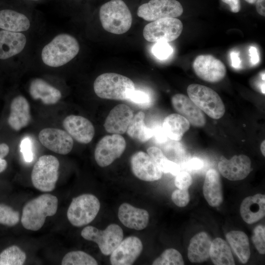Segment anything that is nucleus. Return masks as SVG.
<instances>
[{
  "instance_id": "obj_2",
  "label": "nucleus",
  "mask_w": 265,
  "mask_h": 265,
  "mask_svg": "<svg viewBox=\"0 0 265 265\" xmlns=\"http://www.w3.org/2000/svg\"><path fill=\"white\" fill-rule=\"evenodd\" d=\"M56 196L45 193L27 202L24 206L21 217L23 226L26 229L36 231L43 226L48 216L54 215L57 210Z\"/></svg>"
},
{
  "instance_id": "obj_33",
  "label": "nucleus",
  "mask_w": 265,
  "mask_h": 265,
  "mask_svg": "<svg viewBox=\"0 0 265 265\" xmlns=\"http://www.w3.org/2000/svg\"><path fill=\"white\" fill-rule=\"evenodd\" d=\"M26 258V253L20 247L12 245L0 253V265H22Z\"/></svg>"
},
{
  "instance_id": "obj_30",
  "label": "nucleus",
  "mask_w": 265,
  "mask_h": 265,
  "mask_svg": "<svg viewBox=\"0 0 265 265\" xmlns=\"http://www.w3.org/2000/svg\"><path fill=\"white\" fill-rule=\"evenodd\" d=\"M144 118V113L138 111L133 115L126 131L131 138L143 143L153 136V130L145 125Z\"/></svg>"
},
{
  "instance_id": "obj_19",
  "label": "nucleus",
  "mask_w": 265,
  "mask_h": 265,
  "mask_svg": "<svg viewBox=\"0 0 265 265\" xmlns=\"http://www.w3.org/2000/svg\"><path fill=\"white\" fill-rule=\"evenodd\" d=\"M133 117V111L129 106L119 104L110 110L106 117L104 125L105 129L110 133L124 134Z\"/></svg>"
},
{
  "instance_id": "obj_24",
  "label": "nucleus",
  "mask_w": 265,
  "mask_h": 265,
  "mask_svg": "<svg viewBox=\"0 0 265 265\" xmlns=\"http://www.w3.org/2000/svg\"><path fill=\"white\" fill-rule=\"evenodd\" d=\"M203 192L208 203L212 207L220 206L223 201V194L220 177L214 169H209L206 175Z\"/></svg>"
},
{
  "instance_id": "obj_4",
  "label": "nucleus",
  "mask_w": 265,
  "mask_h": 265,
  "mask_svg": "<svg viewBox=\"0 0 265 265\" xmlns=\"http://www.w3.org/2000/svg\"><path fill=\"white\" fill-rule=\"evenodd\" d=\"M99 18L104 29L115 34L127 32L132 20L129 8L122 0H111L103 4L99 10Z\"/></svg>"
},
{
  "instance_id": "obj_48",
  "label": "nucleus",
  "mask_w": 265,
  "mask_h": 265,
  "mask_svg": "<svg viewBox=\"0 0 265 265\" xmlns=\"http://www.w3.org/2000/svg\"><path fill=\"white\" fill-rule=\"evenodd\" d=\"M232 66L235 68H239L240 66V59L239 53L237 52H232L230 53Z\"/></svg>"
},
{
  "instance_id": "obj_38",
  "label": "nucleus",
  "mask_w": 265,
  "mask_h": 265,
  "mask_svg": "<svg viewBox=\"0 0 265 265\" xmlns=\"http://www.w3.org/2000/svg\"><path fill=\"white\" fill-rule=\"evenodd\" d=\"M154 56L160 60L167 59L173 53L172 47L167 42H157L152 48Z\"/></svg>"
},
{
  "instance_id": "obj_37",
  "label": "nucleus",
  "mask_w": 265,
  "mask_h": 265,
  "mask_svg": "<svg viewBox=\"0 0 265 265\" xmlns=\"http://www.w3.org/2000/svg\"><path fill=\"white\" fill-rule=\"evenodd\" d=\"M253 242L261 254L265 253V228L261 225L257 226L253 230L252 237Z\"/></svg>"
},
{
  "instance_id": "obj_25",
  "label": "nucleus",
  "mask_w": 265,
  "mask_h": 265,
  "mask_svg": "<svg viewBox=\"0 0 265 265\" xmlns=\"http://www.w3.org/2000/svg\"><path fill=\"white\" fill-rule=\"evenodd\" d=\"M212 240L205 232L193 236L189 241L187 257L192 263H202L210 258Z\"/></svg>"
},
{
  "instance_id": "obj_28",
  "label": "nucleus",
  "mask_w": 265,
  "mask_h": 265,
  "mask_svg": "<svg viewBox=\"0 0 265 265\" xmlns=\"http://www.w3.org/2000/svg\"><path fill=\"white\" fill-rule=\"evenodd\" d=\"M190 123L184 116L178 113L169 115L165 118L162 129L170 140L180 141L190 127Z\"/></svg>"
},
{
  "instance_id": "obj_8",
  "label": "nucleus",
  "mask_w": 265,
  "mask_h": 265,
  "mask_svg": "<svg viewBox=\"0 0 265 265\" xmlns=\"http://www.w3.org/2000/svg\"><path fill=\"white\" fill-rule=\"evenodd\" d=\"M81 236L86 240L96 242L102 254L108 256L122 240L124 234L121 227L113 223L104 230L92 226H86L81 231Z\"/></svg>"
},
{
  "instance_id": "obj_20",
  "label": "nucleus",
  "mask_w": 265,
  "mask_h": 265,
  "mask_svg": "<svg viewBox=\"0 0 265 265\" xmlns=\"http://www.w3.org/2000/svg\"><path fill=\"white\" fill-rule=\"evenodd\" d=\"M118 217L125 226L138 231L145 228L149 220V214L146 210L135 208L127 203L120 206Z\"/></svg>"
},
{
  "instance_id": "obj_16",
  "label": "nucleus",
  "mask_w": 265,
  "mask_h": 265,
  "mask_svg": "<svg viewBox=\"0 0 265 265\" xmlns=\"http://www.w3.org/2000/svg\"><path fill=\"white\" fill-rule=\"evenodd\" d=\"M131 166L134 175L141 180L152 182L161 178L162 171L151 157L143 151L132 155Z\"/></svg>"
},
{
  "instance_id": "obj_34",
  "label": "nucleus",
  "mask_w": 265,
  "mask_h": 265,
  "mask_svg": "<svg viewBox=\"0 0 265 265\" xmlns=\"http://www.w3.org/2000/svg\"><path fill=\"white\" fill-rule=\"evenodd\" d=\"M62 265H97V261L82 251H74L67 253L61 261Z\"/></svg>"
},
{
  "instance_id": "obj_7",
  "label": "nucleus",
  "mask_w": 265,
  "mask_h": 265,
  "mask_svg": "<svg viewBox=\"0 0 265 265\" xmlns=\"http://www.w3.org/2000/svg\"><path fill=\"white\" fill-rule=\"evenodd\" d=\"M98 199L91 194H83L74 198L68 209V220L75 227H82L91 223L100 209Z\"/></svg>"
},
{
  "instance_id": "obj_52",
  "label": "nucleus",
  "mask_w": 265,
  "mask_h": 265,
  "mask_svg": "<svg viewBox=\"0 0 265 265\" xmlns=\"http://www.w3.org/2000/svg\"><path fill=\"white\" fill-rule=\"evenodd\" d=\"M26 0L35 1H38V0Z\"/></svg>"
},
{
  "instance_id": "obj_21",
  "label": "nucleus",
  "mask_w": 265,
  "mask_h": 265,
  "mask_svg": "<svg viewBox=\"0 0 265 265\" xmlns=\"http://www.w3.org/2000/svg\"><path fill=\"white\" fill-rule=\"evenodd\" d=\"M26 38L22 32L0 31V59L4 60L18 54L26 47Z\"/></svg>"
},
{
  "instance_id": "obj_5",
  "label": "nucleus",
  "mask_w": 265,
  "mask_h": 265,
  "mask_svg": "<svg viewBox=\"0 0 265 265\" xmlns=\"http://www.w3.org/2000/svg\"><path fill=\"white\" fill-rule=\"evenodd\" d=\"M187 93L198 107L211 118L218 119L224 115V103L219 95L212 88L201 84H191L188 86Z\"/></svg>"
},
{
  "instance_id": "obj_41",
  "label": "nucleus",
  "mask_w": 265,
  "mask_h": 265,
  "mask_svg": "<svg viewBox=\"0 0 265 265\" xmlns=\"http://www.w3.org/2000/svg\"><path fill=\"white\" fill-rule=\"evenodd\" d=\"M128 100L139 105L147 106L151 102V98L148 93L135 90L132 93Z\"/></svg>"
},
{
  "instance_id": "obj_6",
  "label": "nucleus",
  "mask_w": 265,
  "mask_h": 265,
  "mask_svg": "<svg viewBox=\"0 0 265 265\" xmlns=\"http://www.w3.org/2000/svg\"><path fill=\"white\" fill-rule=\"evenodd\" d=\"M59 162L52 155L41 156L34 164L31 174L33 186L42 192H51L58 178Z\"/></svg>"
},
{
  "instance_id": "obj_32",
  "label": "nucleus",
  "mask_w": 265,
  "mask_h": 265,
  "mask_svg": "<svg viewBox=\"0 0 265 265\" xmlns=\"http://www.w3.org/2000/svg\"><path fill=\"white\" fill-rule=\"evenodd\" d=\"M147 152L162 173L176 176L181 171L180 165L169 159L159 148L150 147L147 149Z\"/></svg>"
},
{
  "instance_id": "obj_10",
  "label": "nucleus",
  "mask_w": 265,
  "mask_h": 265,
  "mask_svg": "<svg viewBox=\"0 0 265 265\" xmlns=\"http://www.w3.org/2000/svg\"><path fill=\"white\" fill-rule=\"evenodd\" d=\"M183 11L182 4L176 0H150L138 7L137 14L144 20L153 22L179 17Z\"/></svg>"
},
{
  "instance_id": "obj_31",
  "label": "nucleus",
  "mask_w": 265,
  "mask_h": 265,
  "mask_svg": "<svg viewBox=\"0 0 265 265\" xmlns=\"http://www.w3.org/2000/svg\"><path fill=\"white\" fill-rule=\"evenodd\" d=\"M210 257L215 265H234V259L227 242L220 238L212 241Z\"/></svg>"
},
{
  "instance_id": "obj_14",
  "label": "nucleus",
  "mask_w": 265,
  "mask_h": 265,
  "mask_svg": "<svg viewBox=\"0 0 265 265\" xmlns=\"http://www.w3.org/2000/svg\"><path fill=\"white\" fill-rule=\"evenodd\" d=\"M218 168L221 174L230 181L243 180L252 170L251 160L244 155H235L230 159L221 156Z\"/></svg>"
},
{
  "instance_id": "obj_1",
  "label": "nucleus",
  "mask_w": 265,
  "mask_h": 265,
  "mask_svg": "<svg viewBox=\"0 0 265 265\" xmlns=\"http://www.w3.org/2000/svg\"><path fill=\"white\" fill-rule=\"evenodd\" d=\"M79 51V43L74 36L67 33H61L43 47L41 59L47 66L59 67L74 58Z\"/></svg>"
},
{
  "instance_id": "obj_40",
  "label": "nucleus",
  "mask_w": 265,
  "mask_h": 265,
  "mask_svg": "<svg viewBox=\"0 0 265 265\" xmlns=\"http://www.w3.org/2000/svg\"><path fill=\"white\" fill-rule=\"evenodd\" d=\"M192 183V178L186 171H180L176 175L175 185L179 189H188Z\"/></svg>"
},
{
  "instance_id": "obj_22",
  "label": "nucleus",
  "mask_w": 265,
  "mask_h": 265,
  "mask_svg": "<svg viewBox=\"0 0 265 265\" xmlns=\"http://www.w3.org/2000/svg\"><path fill=\"white\" fill-rule=\"evenodd\" d=\"M30 118V106L27 100L21 95L15 97L10 104L8 119L10 127L18 131L28 125Z\"/></svg>"
},
{
  "instance_id": "obj_11",
  "label": "nucleus",
  "mask_w": 265,
  "mask_h": 265,
  "mask_svg": "<svg viewBox=\"0 0 265 265\" xmlns=\"http://www.w3.org/2000/svg\"><path fill=\"white\" fill-rule=\"evenodd\" d=\"M126 147L125 139L121 134L106 135L96 145L95 159L100 167L108 166L121 157Z\"/></svg>"
},
{
  "instance_id": "obj_18",
  "label": "nucleus",
  "mask_w": 265,
  "mask_h": 265,
  "mask_svg": "<svg viewBox=\"0 0 265 265\" xmlns=\"http://www.w3.org/2000/svg\"><path fill=\"white\" fill-rule=\"evenodd\" d=\"M173 107L193 126L202 127L206 122L203 111L186 96L176 94L171 98Z\"/></svg>"
},
{
  "instance_id": "obj_35",
  "label": "nucleus",
  "mask_w": 265,
  "mask_h": 265,
  "mask_svg": "<svg viewBox=\"0 0 265 265\" xmlns=\"http://www.w3.org/2000/svg\"><path fill=\"white\" fill-rule=\"evenodd\" d=\"M184 261L181 253L174 248H168L153 262V265H183Z\"/></svg>"
},
{
  "instance_id": "obj_42",
  "label": "nucleus",
  "mask_w": 265,
  "mask_h": 265,
  "mask_svg": "<svg viewBox=\"0 0 265 265\" xmlns=\"http://www.w3.org/2000/svg\"><path fill=\"white\" fill-rule=\"evenodd\" d=\"M20 148L25 160L27 162L32 161L33 154L31 140L29 137H25L22 139L21 142Z\"/></svg>"
},
{
  "instance_id": "obj_29",
  "label": "nucleus",
  "mask_w": 265,
  "mask_h": 265,
  "mask_svg": "<svg viewBox=\"0 0 265 265\" xmlns=\"http://www.w3.org/2000/svg\"><path fill=\"white\" fill-rule=\"evenodd\" d=\"M226 238L240 262L246 263L250 257L247 236L242 231H232L227 234Z\"/></svg>"
},
{
  "instance_id": "obj_39",
  "label": "nucleus",
  "mask_w": 265,
  "mask_h": 265,
  "mask_svg": "<svg viewBox=\"0 0 265 265\" xmlns=\"http://www.w3.org/2000/svg\"><path fill=\"white\" fill-rule=\"evenodd\" d=\"M173 203L179 207L186 206L189 201L188 189H178L174 190L171 195Z\"/></svg>"
},
{
  "instance_id": "obj_9",
  "label": "nucleus",
  "mask_w": 265,
  "mask_h": 265,
  "mask_svg": "<svg viewBox=\"0 0 265 265\" xmlns=\"http://www.w3.org/2000/svg\"><path fill=\"white\" fill-rule=\"evenodd\" d=\"M182 22L176 18H164L153 21L145 26L143 35L148 42H171L181 35Z\"/></svg>"
},
{
  "instance_id": "obj_12",
  "label": "nucleus",
  "mask_w": 265,
  "mask_h": 265,
  "mask_svg": "<svg viewBox=\"0 0 265 265\" xmlns=\"http://www.w3.org/2000/svg\"><path fill=\"white\" fill-rule=\"evenodd\" d=\"M192 66L196 75L209 82H219L224 78L226 74L224 64L210 54L197 56L193 62Z\"/></svg>"
},
{
  "instance_id": "obj_44",
  "label": "nucleus",
  "mask_w": 265,
  "mask_h": 265,
  "mask_svg": "<svg viewBox=\"0 0 265 265\" xmlns=\"http://www.w3.org/2000/svg\"><path fill=\"white\" fill-rule=\"evenodd\" d=\"M203 161L198 158H193L186 164V167L189 170H199L203 166Z\"/></svg>"
},
{
  "instance_id": "obj_15",
  "label": "nucleus",
  "mask_w": 265,
  "mask_h": 265,
  "mask_svg": "<svg viewBox=\"0 0 265 265\" xmlns=\"http://www.w3.org/2000/svg\"><path fill=\"white\" fill-rule=\"evenodd\" d=\"M143 249L141 240L135 236L127 237L121 241L111 253L110 262L112 265H132Z\"/></svg>"
},
{
  "instance_id": "obj_17",
  "label": "nucleus",
  "mask_w": 265,
  "mask_h": 265,
  "mask_svg": "<svg viewBox=\"0 0 265 265\" xmlns=\"http://www.w3.org/2000/svg\"><path fill=\"white\" fill-rule=\"evenodd\" d=\"M63 126L69 135L80 143H89L94 136L95 129L92 123L81 116H68L63 121Z\"/></svg>"
},
{
  "instance_id": "obj_51",
  "label": "nucleus",
  "mask_w": 265,
  "mask_h": 265,
  "mask_svg": "<svg viewBox=\"0 0 265 265\" xmlns=\"http://www.w3.org/2000/svg\"><path fill=\"white\" fill-rule=\"evenodd\" d=\"M244 0L249 3L254 4V3H255L256 1L257 0Z\"/></svg>"
},
{
  "instance_id": "obj_46",
  "label": "nucleus",
  "mask_w": 265,
  "mask_h": 265,
  "mask_svg": "<svg viewBox=\"0 0 265 265\" xmlns=\"http://www.w3.org/2000/svg\"><path fill=\"white\" fill-rule=\"evenodd\" d=\"M222 2L227 4L231 12L238 13L240 9V0H221Z\"/></svg>"
},
{
  "instance_id": "obj_47",
  "label": "nucleus",
  "mask_w": 265,
  "mask_h": 265,
  "mask_svg": "<svg viewBox=\"0 0 265 265\" xmlns=\"http://www.w3.org/2000/svg\"><path fill=\"white\" fill-rule=\"evenodd\" d=\"M249 52L252 64H257L259 61V55L257 49L255 47L251 46L249 49Z\"/></svg>"
},
{
  "instance_id": "obj_13",
  "label": "nucleus",
  "mask_w": 265,
  "mask_h": 265,
  "mask_svg": "<svg viewBox=\"0 0 265 265\" xmlns=\"http://www.w3.org/2000/svg\"><path fill=\"white\" fill-rule=\"evenodd\" d=\"M38 138L44 146L59 154H68L73 147L72 137L66 131L59 129H43L39 133Z\"/></svg>"
},
{
  "instance_id": "obj_49",
  "label": "nucleus",
  "mask_w": 265,
  "mask_h": 265,
  "mask_svg": "<svg viewBox=\"0 0 265 265\" xmlns=\"http://www.w3.org/2000/svg\"><path fill=\"white\" fill-rule=\"evenodd\" d=\"M265 0H257L255 2L257 12L261 15L265 16Z\"/></svg>"
},
{
  "instance_id": "obj_27",
  "label": "nucleus",
  "mask_w": 265,
  "mask_h": 265,
  "mask_svg": "<svg viewBox=\"0 0 265 265\" xmlns=\"http://www.w3.org/2000/svg\"><path fill=\"white\" fill-rule=\"evenodd\" d=\"M30 27V22L24 14L12 9L0 10V28L17 32L27 31Z\"/></svg>"
},
{
  "instance_id": "obj_3",
  "label": "nucleus",
  "mask_w": 265,
  "mask_h": 265,
  "mask_svg": "<svg viewBox=\"0 0 265 265\" xmlns=\"http://www.w3.org/2000/svg\"><path fill=\"white\" fill-rule=\"evenodd\" d=\"M95 94L100 98L115 100H128L135 90L130 78L114 73L99 76L93 84Z\"/></svg>"
},
{
  "instance_id": "obj_50",
  "label": "nucleus",
  "mask_w": 265,
  "mask_h": 265,
  "mask_svg": "<svg viewBox=\"0 0 265 265\" xmlns=\"http://www.w3.org/2000/svg\"><path fill=\"white\" fill-rule=\"evenodd\" d=\"M261 151L264 156H265V141H262L260 146Z\"/></svg>"
},
{
  "instance_id": "obj_26",
  "label": "nucleus",
  "mask_w": 265,
  "mask_h": 265,
  "mask_svg": "<svg viewBox=\"0 0 265 265\" xmlns=\"http://www.w3.org/2000/svg\"><path fill=\"white\" fill-rule=\"evenodd\" d=\"M29 92L33 99H40L45 105L55 104L61 98L58 89L41 79H35L31 82Z\"/></svg>"
},
{
  "instance_id": "obj_43",
  "label": "nucleus",
  "mask_w": 265,
  "mask_h": 265,
  "mask_svg": "<svg viewBox=\"0 0 265 265\" xmlns=\"http://www.w3.org/2000/svg\"><path fill=\"white\" fill-rule=\"evenodd\" d=\"M9 152V146L5 143H0V173L5 170L7 163L3 158Z\"/></svg>"
},
{
  "instance_id": "obj_36",
  "label": "nucleus",
  "mask_w": 265,
  "mask_h": 265,
  "mask_svg": "<svg viewBox=\"0 0 265 265\" xmlns=\"http://www.w3.org/2000/svg\"><path fill=\"white\" fill-rule=\"evenodd\" d=\"M20 214L11 207L0 204V224L8 226H13L19 221Z\"/></svg>"
},
{
  "instance_id": "obj_23",
  "label": "nucleus",
  "mask_w": 265,
  "mask_h": 265,
  "mask_svg": "<svg viewBox=\"0 0 265 265\" xmlns=\"http://www.w3.org/2000/svg\"><path fill=\"white\" fill-rule=\"evenodd\" d=\"M240 214L248 224H253L263 218L265 215V196L257 193L244 198L240 206Z\"/></svg>"
},
{
  "instance_id": "obj_45",
  "label": "nucleus",
  "mask_w": 265,
  "mask_h": 265,
  "mask_svg": "<svg viewBox=\"0 0 265 265\" xmlns=\"http://www.w3.org/2000/svg\"><path fill=\"white\" fill-rule=\"evenodd\" d=\"M153 130V136L158 143H165L168 138L165 135L162 128H157Z\"/></svg>"
}]
</instances>
